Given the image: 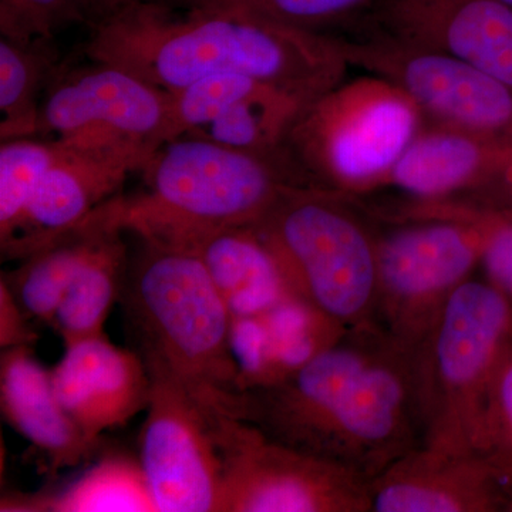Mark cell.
<instances>
[{
	"mask_svg": "<svg viewBox=\"0 0 512 512\" xmlns=\"http://www.w3.org/2000/svg\"><path fill=\"white\" fill-rule=\"evenodd\" d=\"M83 55L165 92L217 74H244L316 99L350 67L338 36L245 10L134 3L89 26Z\"/></svg>",
	"mask_w": 512,
	"mask_h": 512,
	"instance_id": "obj_1",
	"label": "cell"
},
{
	"mask_svg": "<svg viewBox=\"0 0 512 512\" xmlns=\"http://www.w3.org/2000/svg\"><path fill=\"white\" fill-rule=\"evenodd\" d=\"M140 173L143 187L94 214L144 244L197 252L225 229L264 220L292 185H306L284 156L266 157L198 136L175 138Z\"/></svg>",
	"mask_w": 512,
	"mask_h": 512,
	"instance_id": "obj_2",
	"label": "cell"
},
{
	"mask_svg": "<svg viewBox=\"0 0 512 512\" xmlns=\"http://www.w3.org/2000/svg\"><path fill=\"white\" fill-rule=\"evenodd\" d=\"M124 291L140 355L163 363L202 406L237 417L232 316L200 254L144 244Z\"/></svg>",
	"mask_w": 512,
	"mask_h": 512,
	"instance_id": "obj_3",
	"label": "cell"
},
{
	"mask_svg": "<svg viewBox=\"0 0 512 512\" xmlns=\"http://www.w3.org/2000/svg\"><path fill=\"white\" fill-rule=\"evenodd\" d=\"M511 343V299L487 281L458 285L412 349L424 444L484 453L488 387Z\"/></svg>",
	"mask_w": 512,
	"mask_h": 512,
	"instance_id": "obj_4",
	"label": "cell"
},
{
	"mask_svg": "<svg viewBox=\"0 0 512 512\" xmlns=\"http://www.w3.org/2000/svg\"><path fill=\"white\" fill-rule=\"evenodd\" d=\"M348 197L292 185L255 224L292 295L343 329L365 325L377 306V235Z\"/></svg>",
	"mask_w": 512,
	"mask_h": 512,
	"instance_id": "obj_5",
	"label": "cell"
},
{
	"mask_svg": "<svg viewBox=\"0 0 512 512\" xmlns=\"http://www.w3.org/2000/svg\"><path fill=\"white\" fill-rule=\"evenodd\" d=\"M424 124L403 90L367 74L312 100L289 131L284 153L311 187L365 194L384 188Z\"/></svg>",
	"mask_w": 512,
	"mask_h": 512,
	"instance_id": "obj_6",
	"label": "cell"
},
{
	"mask_svg": "<svg viewBox=\"0 0 512 512\" xmlns=\"http://www.w3.org/2000/svg\"><path fill=\"white\" fill-rule=\"evenodd\" d=\"M377 235V306L389 335L414 349L448 296L481 264L487 208L471 198L414 202Z\"/></svg>",
	"mask_w": 512,
	"mask_h": 512,
	"instance_id": "obj_7",
	"label": "cell"
},
{
	"mask_svg": "<svg viewBox=\"0 0 512 512\" xmlns=\"http://www.w3.org/2000/svg\"><path fill=\"white\" fill-rule=\"evenodd\" d=\"M222 460L220 512L370 511L369 483L348 468L208 409Z\"/></svg>",
	"mask_w": 512,
	"mask_h": 512,
	"instance_id": "obj_8",
	"label": "cell"
},
{
	"mask_svg": "<svg viewBox=\"0 0 512 512\" xmlns=\"http://www.w3.org/2000/svg\"><path fill=\"white\" fill-rule=\"evenodd\" d=\"M92 62V60H90ZM170 93L113 64L57 70L43 94L39 137L126 158L138 173L163 147Z\"/></svg>",
	"mask_w": 512,
	"mask_h": 512,
	"instance_id": "obj_9",
	"label": "cell"
},
{
	"mask_svg": "<svg viewBox=\"0 0 512 512\" xmlns=\"http://www.w3.org/2000/svg\"><path fill=\"white\" fill-rule=\"evenodd\" d=\"M338 39L350 66L403 90L426 124L512 146V87L501 80L458 57L379 30Z\"/></svg>",
	"mask_w": 512,
	"mask_h": 512,
	"instance_id": "obj_10",
	"label": "cell"
},
{
	"mask_svg": "<svg viewBox=\"0 0 512 512\" xmlns=\"http://www.w3.org/2000/svg\"><path fill=\"white\" fill-rule=\"evenodd\" d=\"M417 434H423V423L413 352L386 335L303 451L369 483L419 447Z\"/></svg>",
	"mask_w": 512,
	"mask_h": 512,
	"instance_id": "obj_11",
	"label": "cell"
},
{
	"mask_svg": "<svg viewBox=\"0 0 512 512\" xmlns=\"http://www.w3.org/2000/svg\"><path fill=\"white\" fill-rule=\"evenodd\" d=\"M140 461L158 512H220L222 460L210 413L153 357Z\"/></svg>",
	"mask_w": 512,
	"mask_h": 512,
	"instance_id": "obj_12",
	"label": "cell"
},
{
	"mask_svg": "<svg viewBox=\"0 0 512 512\" xmlns=\"http://www.w3.org/2000/svg\"><path fill=\"white\" fill-rule=\"evenodd\" d=\"M168 93L163 146L190 134L266 157L284 156L289 131L315 100L244 74H217Z\"/></svg>",
	"mask_w": 512,
	"mask_h": 512,
	"instance_id": "obj_13",
	"label": "cell"
},
{
	"mask_svg": "<svg viewBox=\"0 0 512 512\" xmlns=\"http://www.w3.org/2000/svg\"><path fill=\"white\" fill-rule=\"evenodd\" d=\"M370 511L511 510L508 471L490 454L420 444L369 481Z\"/></svg>",
	"mask_w": 512,
	"mask_h": 512,
	"instance_id": "obj_14",
	"label": "cell"
},
{
	"mask_svg": "<svg viewBox=\"0 0 512 512\" xmlns=\"http://www.w3.org/2000/svg\"><path fill=\"white\" fill-rule=\"evenodd\" d=\"M373 28L473 64L512 87V6L501 0H379Z\"/></svg>",
	"mask_w": 512,
	"mask_h": 512,
	"instance_id": "obj_15",
	"label": "cell"
},
{
	"mask_svg": "<svg viewBox=\"0 0 512 512\" xmlns=\"http://www.w3.org/2000/svg\"><path fill=\"white\" fill-rule=\"evenodd\" d=\"M55 143V160L12 234L0 241L3 259L28 258L62 237L116 197L128 175L138 173L137 165L126 158Z\"/></svg>",
	"mask_w": 512,
	"mask_h": 512,
	"instance_id": "obj_16",
	"label": "cell"
},
{
	"mask_svg": "<svg viewBox=\"0 0 512 512\" xmlns=\"http://www.w3.org/2000/svg\"><path fill=\"white\" fill-rule=\"evenodd\" d=\"M50 372L60 403L93 443L146 412L150 402L146 360L106 335L67 346Z\"/></svg>",
	"mask_w": 512,
	"mask_h": 512,
	"instance_id": "obj_17",
	"label": "cell"
},
{
	"mask_svg": "<svg viewBox=\"0 0 512 512\" xmlns=\"http://www.w3.org/2000/svg\"><path fill=\"white\" fill-rule=\"evenodd\" d=\"M511 153L510 144L424 124L384 187L397 188L416 202L471 197L493 183Z\"/></svg>",
	"mask_w": 512,
	"mask_h": 512,
	"instance_id": "obj_18",
	"label": "cell"
},
{
	"mask_svg": "<svg viewBox=\"0 0 512 512\" xmlns=\"http://www.w3.org/2000/svg\"><path fill=\"white\" fill-rule=\"evenodd\" d=\"M345 329L291 298L259 315L232 319V352L241 392L271 386L301 369Z\"/></svg>",
	"mask_w": 512,
	"mask_h": 512,
	"instance_id": "obj_19",
	"label": "cell"
},
{
	"mask_svg": "<svg viewBox=\"0 0 512 512\" xmlns=\"http://www.w3.org/2000/svg\"><path fill=\"white\" fill-rule=\"evenodd\" d=\"M0 409L9 426L55 471L79 466L99 447L84 436L60 403L52 372L36 359L32 346L2 350Z\"/></svg>",
	"mask_w": 512,
	"mask_h": 512,
	"instance_id": "obj_20",
	"label": "cell"
},
{
	"mask_svg": "<svg viewBox=\"0 0 512 512\" xmlns=\"http://www.w3.org/2000/svg\"><path fill=\"white\" fill-rule=\"evenodd\" d=\"M197 252L232 319L259 315L295 298L256 225L225 229Z\"/></svg>",
	"mask_w": 512,
	"mask_h": 512,
	"instance_id": "obj_21",
	"label": "cell"
},
{
	"mask_svg": "<svg viewBox=\"0 0 512 512\" xmlns=\"http://www.w3.org/2000/svg\"><path fill=\"white\" fill-rule=\"evenodd\" d=\"M2 512H158L140 461L110 454L53 493L5 495Z\"/></svg>",
	"mask_w": 512,
	"mask_h": 512,
	"instance_id": "obj_22",
	"label": "cell"
},
{
	"mask_svg": "<svg viewBox=\"0 0 512 512\" xmlns=\"http://www.w3.org/2000/svg\"><path fill=\"white\" fill-rule=\"evenodd\" d=\"M101 222L103 234L64 293L50 322L64 348L106 335L104 325L123 285L127 259L124 232Z\"/></svg>",
	"mask_w": 512,
	"mask_h": 512,
	"instance_id": "obj_23",
	"label": "cell"
},
{
	"mask_svg": "<svg viewBox=\"0 0 512 512\" xmlns=\"http://www.w3.org/2000/svg\"><path fill=\"white\" fill-rule=\"evenodd\" d=\"M103 229V222L92 214L76 228L22 259L18 269L2 274L33 322L50 325L64 293L92 254Z\"/></svg>",
	"mask_w": 512,
	"mask_h": 512,
	"instance_id": "obj_24",
	"label": "cell"
},
{
	"mask_svg": "<svg viewBox=\"0 0 512 512\" xmlns=\"http://www.w3.org/2000/svg\"><path fill=\"white\" fill-rule=\"evenodd\" d=\"M52 43L0 37V140L39 137L42 93L62 66Z\"/></svg>",
	"mask_w": 512,
	"mask_h": 512,
	"instance_id": "obj_25",
	"label": "cell"
},
{
	"mask_svg": "<svg viewBox=\"0 0 512 512\" xmlns=\"http://www.w3.org/2000/svg\"><path fill=\"white\" fill-rule=\"evenodd\" d=\"M56 157L55 140L13 138L0 146V241L9 237Z\"/></svg>",
	"mask_w": 512,
	"mask_h": 512,
	"instance_id": "obj_26",
	"label": "cell"
},
{
	"mask_svg": "<svg viewBox=\"0 0 512 512\" xmlns=\"http://www.w3.org/2000/svg\"><path fill=\"white\" fill-rule=\"evenodd\" d=\"M184 6L245 10L292 28L325 33L373 0H178Z\"/></svg>",
	"mask_w": 512,
	"mask_h": 512,
	"instance_id": "obj_27",
	"label": "cell"
},
{
	"mask_svg": "<svg viewBox=\"0 0 512 512\" xmlns=\"http://www.w3.org/2000/svg\"><path fill=\"white\" fill-rule=\"evenodd\" d=\"M87 0H0V36L22 43L53 42L70 23H86Z\"/></svg>",
	"mask_w": 512,
	"mask_h": 512,
	"instance_id": "obj_28",
	"label": "cell"
},
{
	"mask_svg": "<svg viewBox=\"0 0 512 512\" xmlns=\"http://www.w3.org/2000/svg\"><path fill=\"white\" fill-rule=\"evenodd\" d=\"M483 448L504 467H512V343L501 357L488 387Z\"/></svg>",
	"mask_w": 512,
	"mask_h": 512,
	"instance_id": "obj_29",
	"label": "cell"
},
{
	"mask_svg": "<svg viewBox=\"0 0 512 512\" xmlns=\"http://www.w3.org/2000/svg\"><path fill=\"white\" fill-rule=\"evenodd\" d=\"M484 205L487 208V239L480 265L487 282L512 301V210Z\"/></svg>",
	"mask_w": 512,
	"mask_h": 512,
	"instance_id": "obj_30",
	"label": "cell"
},
{
	"mask_svg": "<svg viewBox=\"0 0 512 512\" xmlns=\"http://www.w3.org/2000/svg\"><path fill=\"white\" fill-rule=\"evenodd\" d=\"M32 322L16 301L9 285L0 279V348L3 350L35 345L39 336L33 329Z\"/></svg>",
	"mask_w": 512,
	"mask_h": 512,
	"instance_id": "obj_31",
	"label": "cell"
},
{
	"mask_svg": "<svg viewBox=\"0 0 512 512\" xmlns=\"http://www.w3.org/2000/svg\"><path fill=\"white\" fill-rule=\"evenodd\" d=\"M467 198L512 210V153L493 183L485 190Z\"/></svg>",
	"mask_w": 512,
	"mask_h": 512,
	"instance_id": "obj_32",
	"label": "cell"
},
{
	"mask_svg": "<svg viewBox=\"0 0 512 512\" xmlns=\"http://www.w3.org/2000/svg\"><path fill=\"white\" fill-rule=\"evenodd\" d=\"M147 2H170V0H87L86 25H93L126 6Z\"/></svg>",
	"mask_w": 512,
	"mask_h": 512,
	"instance_id": "obj_33",
	"label": "cell"
},
{
	"mask_svg": "<svg viewBox=\"0 0 512 512\" xmlns=\"http://www.w3.org/2000/svg\"><path fill=\"white\" fill-rule=\"evenodd\" d=\"M508 474H510L511 477V483H512V467H507ZM512 510V507H511Z\"/></svg>",
	"mask_w": 512,
	"mask_h": 512,
	"instance_id": "obj_34",
	"label": "cell"
},
{
	"mask_svg": "<svg viewBox=\"0 0 512 512\" xmlns=\"http://www.w3.org/2000/svg\"><path fill=\"white\" fill-rule=\"evenodd\" d=\"M501 2L507 3V5L512 6V0H501Z\"/></svg>",
	"mask_w": 512,
	"mask_h": 512,
	"instance_id": "obj_35",
	"label": "cell"
}]
</instances>
